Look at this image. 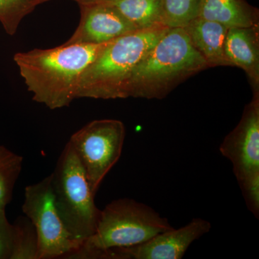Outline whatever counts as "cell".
I'll use <instances>...</instances> for the list:
<instances>
[{
	"instance_id": "52a82bcc",
	"label": "cell",
	"mask_w": 259,
	"mask_h": 259,
	"mask_svg": "<svg viewBox=\"0 0 259 259\" xmlns=\"http://www.w3.org/2000/svg\"><path fill=\"white\" fill-rule=\"evenodd\" d=\"M125 138V125L114 119L92 121L70 138L94 194L120 159Z\"/></svg>"
},
{
	"instance_id": "4fadbf2b",
	"label": "cell",
	"mask_w": 259,
	"mask_h": 259,
	"mask_svg": "<svg viewBox=\"0 0 259 259\" xmlns=\"http://www.w3.org/2000/svg\"><path fill=\"white\" fill-rule=\"evenodd\" d=\"M233 27L259 25L258 8L246 0H199L198 16Z\"/></svg>"
},
{
	"instance_id": "9a60e30c",
	"label": "cell",
	"mask_w": 259,
	"mask_h": 259,
	"mask_svg": "<svg viewBox=\"0 0 259 259\" xmlns=\"http://www.w3.org/2000/svg\"><path fill=\"white\" fill-rule=\"evenodd\" d=\"M23 158L0 146V209L11 202L16 181L20 176Z\"/></svg>"
},
{
	"instance_id": "7c38bea8",
	"label": "cell",
	"mask_w": 259,
	"mask_h": 259,
	"mask_svg": "<svg viewBox=\"0 0 259 259\" xmlns=\"http://www.w3.org/2000/svg\"><path fill=\"white\" fill-rule=\"evenodd\" d=\"M184 28L190 37L191 44L207 61L209 67L232 66L225 53L228 27L197 17Z\"/></svg>"
},
{
	"instance_id": "8fae6325",
	"label": "cell",
	"mask_w": 259,
	"mask_h": 259,
	"mask_svg": "<svg viewBox=\"0 0 259 259\" xmlns=\"http://www.w3.org/2000/svg\"><path fill=\"white\" fill-rule=\"evenodd\" d=\"M225 53L232 66L243 70L252 93H259V25L228 28Z\"/></svg>"
},
{
	"instance_id": "2e32d148",
	"label": "cell",
	"mask_w": 259,
	"mask_h": 259,
	"mask_svg": "<svg viewBox=\"0 0 259 259\" xmlns=\"http://www.w3.org/2000/svg\"><path fill=\"white\" fill-rule=\"evenodd\" d=\"M40 4L38 0H0V23L9 35H14L21 22Z\"/></svg>"
},
{
	"instance_id": "e0dca14e",
	"label": "cell",
	"mask_w": 259,
	"mask_h": 259,
	"mask_svg": "<svg viewBox=\"0 0 259 259\" xmlns=\"http://www.w3.org/2000/svg\"><path fill=\"white\" fill-rule=\"evenodd\" d=\"M164 24L169 28H185L198 16L199 0H162Z\"/></svg>"
},
{
	"instance_id": "277c9868",
	"label": "cell",
	"mask_w": 259,
	"mask_h": 259,
	"mask_svg": "<svg viewBox=\"0 0 259 259\" xmlns=\"http://www.w3.org/2000/svg\"><path fill=\"white\" fill-rule=\"evenodd\" d=\"M173 228L146 204L132 199H116L100 212L93 236L65 258L105 259L109 250L141 244Z\"/></svg>"
},
{
	"instance_id": "3957f363",
	"label": "cell",
	"mask_w": 259,
	"mask_h": 259,
	"mask_svg": "<svg viewBox=\"0 0 259 259\" xmlns=\"http://www.w3.org/2000/svg\"><path fill=\"white\" fill-rule=\"evenodd\" d=\"M169 27L158 25L112 40L83 73L77 98L125 99L131 75Z\"/></svg>"
},
{
	"instance_id": "ba28073f",
	"label": "cell",
	"mask_w": 259,
	"mask_h": 259,
	"mask_svg": "<svg viewBox=\"0 0 259 259\" xmlns=\"http://www.w3.org/2000/svg\"><path fill=\"white\" fill-rule=\"evenodd\" d=\"M23 212L36 232L37 259L65 258L79 248L56 209L51 175L25 187Z\"/></svg>"
},
{
	"instance_id": "9c48e42d",
	"label": "cell",
	"mask_w": 259,
	"mask_h": 259,
	"mask_svg": "<svg viewBox=\"0 0 259 259\" xmlns=\"http://www.w3.org/2000/svg\"><path fill=\"white\" fill-rule=\"evenodd\" d=\"M211 228L209 221L194 218L182 228L162 232L141 244L109 250L105 259H181L192 243Z\"/></svg>"
},
{
	"instance_id": "ffe728a7",
	"label": "cell",
	"mask_w": 259,
	"mask_h": 259,
	"mask_svg": "<svg viewBox=\"0 0 259 259\" xmlns=\"http://www.w3.org/2000/svg\"><path fill=\"white\" fill-rule=\"evenodd\" d=\"M51 1V0H39L40 4L47 3V2ZM75 3H78V5L90 4V3H97V2H101L102 0H71Z\"/></svg>"
},
{
	"instance_id": "5b68a950",
	"label": "cell",
	"mask_w": 259,
	"mask_h": 259,
	"mask_svg": "<svg viewBox=\"0 0 259 259\" xmlns=\"http://www.w3.org/2000/svg\"><path fill=\"white\" fill-rule=\"evenodd\" d=\"M51 182L58 212L71 240L80 247L95 233L101 210L69 142L51 174Z\"/></svg>"
},
{
	"instance_id": "6da1fadb",
	"label": "cell",
	"mask_w": 259,
	"mask_h": 259,
	"mask_svg": "<svg viewBox=\"0 0 259 259\" xmlns=\"http://www.w3.org/2000/svg\"><path fill=\"white\" fill-rule=\"evenodd\" d=\"M110 42L35 49L17 53L14 61L32 100L56 110L69 106L78 99L83 73Z\"/></svg>"
},
{
	"instance_id": "ac0fdd59",
	"label": "cell",
	"mask_w": 259,
	"mask_h": 259,
	"mask_svg": "<svg viewBox=\"0 0 259 259\" xmlns=\"http://www.w3.org/2000/svg\"><path fill=\"white\" fill-rule=\"evenodd\" d=\"M17 244L13 259H37L36 232L30 220L18 218L15 221Z\"/></svg>"
},
{
	"instance_id": "8992f818",
	"label": "cell",
	"mask_w": 259,
	"mask_h": 259,
	"mask_svg": "<svg viewBox=\"0 0 259 259\" xmlns=\"http://www.w3.org/2000/svg\"><path fill=\"white\" fill-rule=\"evenodd\" d=\"M219 150L231 162L247 207L258 218L259 93H253L241 120L223 139Z\"/></svg>"
},
{
	"instance_id": "5bb4252c",
	"label": "cell",
	"mask_w": 259,
	"mask_h": 259,
	"mask_svg": "<svg viewBox=\"0 0 259 259\" xmlns=\"http://www.w3.org/2000/svg\"><path fill=\"white\" fill-rule=\"evenodd\" d=\"M101 2L114 7L139 30L165 25L162 0H102Z\"/></svg>"
},
{
	"instance_id": "7a4b0ae2",
	"label": "cell",
	"mask_w": 259,
	"mask_h": 259,
	"mask_svg": "<svg viewBox=\"0 0 259 259\" xmlns=\"http://www.w3.org/2000/svg\"><path fill=\"white\" fill-rule=\"evenodd\" d=\"M208 68L185 29L169 28L135 68L126 98L162 100L181 83Z\"/></svg>"
},
{
	"instance_id": "30bf717a",
	"label": "cell",
	"mask_w": 259,
	"mask_h": 259,
	"mask_svg": "<svg viewBox=\"0 0 259 259\" xmlns=\"http://www.w3.org/2000/svg\"><path fill=\"white\" fill-rule=\"evenodd\" d=\"M79 6V25L64 44H105L139 30L118 10L104 2Z\"/></svg>"
},
{
	"instance_id": "d6986e66",
	"label": "cell",
	"mask_w": 259,
	"mask_h": 259,
	"mask_svg": "<svg viewBox=\"0 0 259 259\" xmlns=\"http://www.w3.org/2000/svg\"><path fill=\"white\" fill-rule=\"evenodd\" d=\"M16 244V226L8 221L5 209H0V259H13Z\"/></svg>"
}]
</instances>
